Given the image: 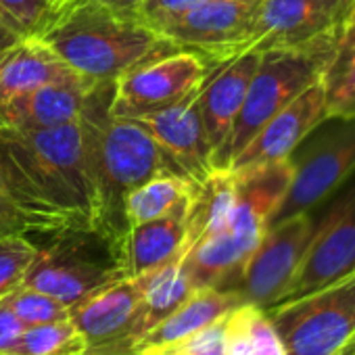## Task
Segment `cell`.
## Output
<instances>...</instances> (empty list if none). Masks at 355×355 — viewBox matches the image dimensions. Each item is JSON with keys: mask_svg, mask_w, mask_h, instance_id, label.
<instances>
[{"mask_svg": "<svg viewBox=\"0 0 355 355\" xmlns=\"http://www.w3.org/2000/svg\"><path fill=\"white\" fill-rule=\"evenodd\" d=\"M326 92L328 117H353L355 115V55L338 69L322 76Z\"/></svg>", "mask_w": 355, "mask_h": 355, "instance_id": "29", "label": "cell"}, {"mask_svg": "<svg viewBox=\"0 0 355 355\" xmlns=\"http://www.w3.org/2000/svg\"><path fill=\"white\" fill-rule=\"evenodd\" d=\"M0 187L28 234L98 230V197L82 123L0 125Z\"/></svg>", "mask_w": 355, "mask_h": 355, "instance_id": "1", "label": "cell"}, {"mask_svg": "<svg viewBox=\"0 0 355 355\" xmlns=\"http://www.w3.org/2000/svg\"><path fill=\"white\" fill-rule=\"evenodd\" d=\"M355 0H263L249 53L328 44L336 53L338 34Z\"/></svg>", "mask_w": 355, "mask_h": 355, "instance_id": "10", "label": "cell"}, {"mask_svg": "<svg viewBox=\"0 0 355 355\" xmlns=\"http://www.w3.org/2000/svg\"><path fill=\"white\" fill-rule=\"evenodd\" d=\"M243 303L245 301L236 291H222L211 286L195 288L182 305H178L138 343V355L163 351L175 343H180L193 332L205 328L207 324L226 315Z\"/></svg>", "mask_w": 355, "mask_h": 355, "instance_id": "21", "label": "cell"}, {"mask_svg": "<svg viewBox=\"0 0 355 355\" xmlns=\"http://www.w3.org/2000/svg\"><path fill=\"white\" fill-rule=\"evenodd\" d=\"M140 303L138 278H121L69 307V320L88 345L86 355H138Z\"/></svg>", "mask_w": 355, "mask_h": 355, "instance_id": "13", "label": "cell"}, {"mask_svg": "<svg viewBox=\"0 0 355 355\" xmlns=\"http://www.w3.org/2000/svg\"><path fill=\"white\" fill-rule=\"evenodd\" d=\"M261 61V53H245L224 65H218L207 78L201 92V119L211 148V167L216 169L220 155L230 138L232 125L241 113L249 82Z\"/></svg>", "mask_w": 355, "mask_h": 355, "instance_id": "17", "label": "cell"}, {"mask_svg": "<svg viewBox=\"0 0 355 355\" xmlns=\"http://www.w3.org/2000/svg\"><path fill=\"white\" fill-rule=\"evenodd\" d=\"M355 55V3L343 24V30L338 34V42H336V53H334V59L330 63V67L326 71H332V69H338L343 63H347L351 57Z\"/></svg>", "mask_w": 355, "mask_h": 355, "instance_id": "34", "label": "cell"}, {"mask_svg": "<svg viewBox=\"0 0 355 355\" xmlns=\"http://www.w3.org/2000/svg\"><path fill=\"white\" fill-rule=\"evenodd\" d=\"M338 355H355V338H351V340L338 351Z\"/></svg>", "mask_w": 355, "mask_h": 355, "instance_id": "39", "label": "cell"}, {"mask_svg": "<svg viewBox=\"0 0 355 355\" xmlns=\"http://www.w3.org/2000/svg\"><path fill=\"white\" fill-rule=\"evenodd\" d=\"M332 59L334 49L328 44L261 53V61L249 82L241 113L216 169H228L232 159L249 144L266 121H270L307 86L322 80Z\"/></svg>", "mask_w": 355, "mask_h": 355, "instance_id": "5", "label": "cell"}, {"mask_svg": "<svg viewBox=\"0 0 355 355\" xmlns=\"http://www.w3.org/2000/svg\"><path fill=\"white\" fill-rule=\"evenodd\" d=\"M232 173L236 201L228 230L243 243L245 249L253 253L288 193L293 180V163L288 157L274 163L234 169Z\"/></svg>", "mask_w": 355, "mask_h": 355, "instance_id": "15", "label": "cell"}, {"mask_svg": "<svg viewBox=\"0 0 355 355\" xmlns=\"http://www.w3.org/2000/svg\"><path fill=\"white\" fill-rule=\"evenodd\" d=\"M134 278H138L142 286V303H140V320H138V343H140L161 320H165L178 305H182L191 297L195 284L182 263V257H175Z\"/></svg>", "mask_w": 355, "mask_h": 355, "instance_id": "23", "label": "cell"}, {"mask_svg": "<svg viewBox=\"0 0 355 355\" xmlns=\"http://www.w3.org/2000/svg\"><path fill=\"white\" fill-rule=\"evenodd\" d=\"M207 0H146L138 11V19L150 30H159L165 24L182 17L184 13L205 5Z\"/></svg>", "mask_w": 355, "mask_h": 355, "instance_id": "32", "label": "cell"}, {"mask_svg": "<svg viewBox=\"0 0 355 355\" xmlns=\"http://www.w3.org/2000/svg\"><path fill=\"white\" fill-rule=\"evenodd\" d=\"M5 299L26 326H38V324H49L69 318L67 305H63L61 301H57L55 297L42 291L24 284L17 286L13 293H9Z\"/></svg>", "mask_w": 355, "mask_h": 355, "instance_id": "27", "label": "cell"}, {"mask_svg": "<svg viewBox=\"0 0 355 355\" xmlns=\"http://www.w3.org/2000/svg\"><path fill=\"white\" fill-rule=\"evenodd\" d=\"M53 3L57 5V9H59V11H61V15H63L71 5H76V3H78V0H53Z\"/></svg>", "mask_w": 355, "mask_h": 355, "instance_id": "38", "label": "cell"}, {"mask_svg": "<svg viewBox=\"0 0 355 355\" xmlns=\"http://www.w3.org/2000/svg\"><path fill=\"white\" fill-rule=\"evenodd\" d=\"M86 340L67 320L28 326L11 355H86Z\"/></svg>", "mask_w": 355, "mask_h": 355, "instance_id": "25", "label": "cell"}, {"mask_svg": "<svg viewBox=\"0 0 355 355\" xmlns=\"http://www.w3.org/2000/svg\"><path fill=\"white\" fill-rule=\"evenodd\" d=\"M249 343H251V355H284L282 340L268 318L266 309L249 303Z\"/></svg>", "mask_w": 355, "mask_h": 355, "instance_id": "31", "label": "cell"}, {"mask_svg": "<svg viewBox=\"0 0 355 355\" xmlns=\"http://www.w3.org/2000/svg\"><path fill=\"white\" fill-rule=\"evenodd\" d=\"M193 180L175 173H159L136 187L125 197V218L130 226L161 218L193 191Z\"/></svg>", "mask_w": 355, "mask_h": 355, "instance_id": "24", "label": "cell"}, {"mask_svg": "<svg viewBox=\"0 0 355 355\" xmlns=\"http://www.w3.org/2000/svg\"><path fill=\"white\" fill-rule=\"evenodd\" d=\"M236 201L234 173L230 169H211L201 182L193 184L191 203L187 214V251L203 236L228 228Z\"/></svg>", "mask_w": 355, "mask_h": 355, "instance_id": "22", "label": "cell"}, {"mask_svg": "<svg viewBox=\"0 0 355 355\" xmlns=\"http://www.w3.org/2000/svg\"><path fill=\"white\" fill-rule=\"evenodd\" d=\"M17 38L3 26V21H0V49H5V46H9L11 42H15Z\"/></svg>", "mask_w": 355, "mask_h": 355, "instance_id": "37", "label": "cell"}, {"mask_svg": "<svg viewBox=\"0 0 355 355\" xmlns=\"http://www.w3.org/2000/svg\"><path fill=\"white\" fill-rule=\"evenodd\" d=\"M324 119H328L326 92L322 80H318L266 121L249 144L232 159L228 169L234 171L288 159Z\"/></svg>", "mask_w": 355, "mask_h": 355, "instance_id": "14", "label": "cell"}, {"mask_svg": "<svg viewBox=\"0 0 355 355\" xmlns=\"http://www.w3.org/2000/svg\"><path fill=\"white\" fill-rule=\"evenodd\" d=\"M128 278L121 255L98 230L46 234L24 276V286L73 307L98 288Z\"/></svg>", "mask_w": 355, "mask_h": 355, "instance_id": "4", "label": "cell"}, {"mask_svg": "<svg viewBox=\"0 0 355 355\" xmlns=\"http://www.w3.org/2000/svg\"><path fill=\"white\" fill-rule=\"evenodd\" d=\"M216 67L201 55L173 49L125 71L113 86L109 113L117 119H142L187 98Z\"/></svg>", "mask_w": 355, "mask_h": 355, "instance_id": "8", "label": "cell"}, {"mask_svg": "<svg viewBox=\"0 0 355 355\" xmlns=\"http://www.w3.org/2000/svg\"><path fill=\"white\" fill-rule=\"evenodd\" d=\"M284 355H338L355 334V272L266 307Z\"/></svg>", "mask_w": 355, "mask_h": 355, "instance_id": "6", "label": "cell"}, {"mask_svg": "<svg viewBox=\"0 0 355 355\" xmlns=\"http://www.w3.org/2000/svg\"><path fill=\"white\" fill-rule=\"evenodd\" d=\"M67 80H82L40 38H17L0 49V103L21 92Z\"/></svg>", "mask_w": 355, "mask_h": 355, "instance_id": "20", "label": "cell"}, {"mask_svg": "<svg viewBox=\"0 0 355 355\" xmlns=\"http://www.w3.org/2000/svg\"><path fill=\"white\" fill-rule=\"evenodd\" d=\"M263 0H207L157 30L175 49L201 55L214 67L245 53Z\"/></svg>", "mask_w": 355, "mask_h": 355, "instance_id": "9", "label": "cell"}, {"mask_svg": "<svg viewBox=\"0 0 355 355\" xmlns=\"http://www.w3.org/2000/svg\"><path fill=\"white\" fill-rule=\"evenodd\" d=\"M351 272H355V182L315 222L307 249L280 301L307 295Z\"/></svg>", "mask_w": 355, "mask_h": 355, "instance_id": "12", "label": "cell"}, {"mask_svg": "<svg viewBox=\"0 0 355 355\" xmlns=\"http://www.w3.org/2000/svg\"><path fill=\"white\" fill-rule=\"evenodd\" d=\"M28 326L17 318L7 299H0V355H11Z\"/></svg>", "mask_w": 355, "mask_h": 355, "instance_id": "33", "label": "cell"}, {"mask_svg": "<svg viewBox=\"0 0 355 355\" xmlns=\"http://www.w3.org/2000/svg\"><path fill=\"white\" fill-rule=\"evenodd\" d=\"M205 82L180 103L157 111L148 117L136 119L178 161V165L184 169V173L193 182H201L214 169L211 148L205 136L199 103Z\"/></svg>", "mask_w": 355, "mask_h": 355, "instance_id": "16", "label": "cell"}, {"mask_svg": "<svg viewBox=\"0 0 355 355\" xmlns=\"http://www.w3.org/2000/svg\"><path fill=\"white\" fill-rule=\"evenodd\" d=\"M40 40L94 86L115 84L125 71L175 49L140 19L117 15L94 0L71 5Z\"/></svg>", "mask_w": 355, "mask_h": 355, "instance_id": "3", "label": "cell"}, {"mask_svg": "<svg viewBox=\"0 0 355 355\" xmlns=\"http://www.w3.org/2000/svg\"><path fill=\"white\" fill-rule=\"evenodd\" d=\"M228 315H222L218 320H214L211 324H207L205 328L193 332L191 336H187L184 340L175 343L163 351H155V353H180V355H228ZM153 355V353H146Z\"/></svg>", "mask_w": 355, "mask_h": 355, "instance_id": "30", "label": "cell"}, {"mask_svg": "<svg viewBox=\"0 0 355 355\" xmlns=\"http://www.w3.org/2000/svg\"><path fill=\"white\" fill-rule=\"evenodd\" d=\"M113 86L98 84L90 90L80 123L98 197V232L115 247L123 261L130 230L125 197L159 173L189 175L138 121L117 119L109 113Z\"/></svg>", "mask_w": 355, "mask_h": 355, "instance_id": "2", "label": "cell"}, {"mask_svg": "<svg viewBox=\"0 0 355 355\" xmlns=\"http://www.w3.org/2000/svg\"><path fill=\"white\" fill-rule=\"evenodd\" d=\"M80 3V0H78ZM94 3L111 9L113 13L117 15H123V17H134L138 19V11L142 9V5L146 3V0H94Z\"/></svg>", "mask_w": 355, "mask_h": 355, "instance_id": "36", "label": "cell"}, {"mask_svg": "<svg viewBox=\"0 0 355 355\" xmlns=\"http://www.w3.org/2000/svg\"><path fill=\"white\" fill-rule=\"evenodd\" d=\"M5 236H28V228L0 187V239Z\"/></svg>", "mask_w": 355, "mask_h": 355, "instance_id": "35", "label": "cell"}, {"mask_svg": "<svg viewBox=\"0 0 355 355\" xmlns=\"http://www.w3.org/2000/svg\"><path fill=\"white\" fill-rule=\"evenodd\" d=\"M189 203L191 195L161 218L130 226L123 247L128 278L146 274L175 257H184Z\"/></svg>", "mask_w": 355, "mask_h": 355, "instance_id": "19", "label": "cell"}, {"mask_svg": "<svg viewBox=\"0 0 355 355\" xmlns=\"http://www.w3.org/2000/svg\"><path fill=\"white\" fill-rule=\"evenodd\" d=\"M92 88L86 80H67L21 92L0 103V125L42 130L78 121Z\"/></svg>", "mask_w": 355, "mask_h": 355, "instance_id": "18", "label": "cell"}, {"mask_svg": "<svg viewBox=\"0 0 355 355\" xmlns=\"http://www.w3.org/2000/svg\"><path fill=\"white\" fill-rule=\"evenodd\" d=\"M313 228L315 220L311 211L295 214L270 224L232 291H236L245 303L261 309L276 305L297 272Z\"/></svg>", "mask_w": 355, "mask_h": 355, "instance_id": "11", "label": "cell"}, {"mask_svg": "<svg viewBox=\"0 0 355 355\" xmlns=\"http://www.w3.org/2000/svg\"><path fill=\"white\" fill-rule=\"evenodd\" d=\"M59 17L53 0H0V21L15 38H40Z\"/></svg>", "mask_w": 355, "mask_h": 355, "instance_id": "26", "label": "cell"}, {"mask_svg": "<svg viewBox=\"0 0 355 355\" xmlns=\"http://www.w3.org/2000/svg\"><path fill=\"white\" fill-rule=\"evenodd\" d=\"M293 180L274 222L311 211L355 173V115L324 119L291 155Z\"/></svg>", "mask_w": 355, "mask_h": 355, "instance_id": "7", "label": "cell"}, {"mask_svg": "<svg viewBox=\"0 0 355 355\" xmlns=\"http://www.w3.org/2000/svg\"><path fill=\"white\" fill-rule=\"evenodd\" d=\"M34 255L36 243L28 236L0 239V299L21 286Z\"/></svg>", "mask_w": 355, "mask_h": 355, "instance_id": "28", "label": "cell"}]
</instances>
